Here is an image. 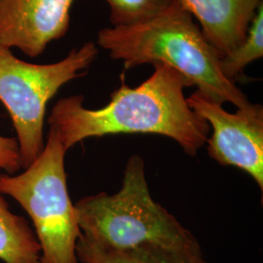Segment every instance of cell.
Listing matches in <instances>:
<instances>
[{"label": "cell", "mask_w": 263, "mask_h": 263, "mask_svg": "<svg viewBox=\"0 0 263 263\" xmlns=\"http://www.w3.org/2000/svg\"><path fill=\"white\" fill-rule=\"evenodd\" d=\"M41 249L27 219L13 214L0 193V259L5 263H40Z\"/></svg>", "instance_id": "obj_9"}, {"label": "cell", "mask_w": 263, "mask_h": 263, "mask_svg": "<svg viewBox=\"0 0 263 263\" xmlns=\"http://www.w3.org/2000/svg\"><path fill=\"white\" fill-rule=\"evenodd\" d=\"M66 152L50 129L44 149L23 174H0V193L14 198L31 218L40 263H79L76 244L81 230L67 190Z\"/></svg>", "instance_id": "obj_4"}, {"label": "cell", "mask_w": 263, "mask_h": 263, "mask_svg": "<svg viewBox=\"0 0 263 263\" xmlns=\"http://www.w3.org/2000/svg\"><path fill=\"white\" fill-rule=\"evenodd\" d=\"M74 207L81 234L102 248L206 261L197 238L151 197L140 155L128 160L117 193L87 196Z\"/></svg>", "instance_id": "obj_2"}, {"label": "cell", "mask_w": 263, "mask_h": 263, "mask_svg": "<svg viewBox=\"0 0 263 263\" xmlns=\"http://www.w3.org/2000/svg\"><path fill=\"white\" fill-rule=\"evenodd\" d=\"M74 0H0V46L40 56L66 35Z\"/></svg>", "instance_id": "obj_7"}, {"label": "cell", "mask_w": 263, "mask_h": 263, "mask_svg": "<svg viewBox=\"0 0 263 263\" xmlns=\"http://www.w3.org/2000/svg\"><path fill=\"white\" fill-rule=\"evenodd\" d=\"M76 255L79 263H208L189 262L174 257L137 252H121L104 249L79 236L76 244Z\"/></svg>", "instance_id": "obj_11"}, {"label": "cell", "mask_w": 263, "mask_h": 263, "mask_svg": "<svg viewBox=\"0 0 263 263\" xmlns=\"http://www.w3.org/2000/svg\"><path fill=\"white\" fill-rule=\"evenodd\" d=\"M111 27H128L151 19L167 9L174 0H105Z\"/></svg>", "instance_id": "obj_12"}, {"label": "cell", "mask_w": 263, "mask_h": 263, "mask_svg": "<svg viewBox=\"0 0 263 263\" xmlns=\"http://www.w3.org/2000/svg\"><path fill=\"white\" fill-rule=\"evenodd\" d=\"M97 44L128 70L141 65L166 64L177 69L198 91L237 108L251 104L244 92L220 70V57L178 0L159 15L128 27L101 29Z\"/></svg>", "instance_id": "obj_3"}, {"label": "cell", "mask_w": 263, "mask_h": 263, "mask_svg": "<svg viewBox=\"0 0 263 263\" xmlns=\"http://www.w3.org/2000/svg\"><path fill=\"white\" fill-rule=\"evenodd\" d=\"M99 49L89 41L53 64L35 65L0 46V102L9 113L19 142L22 168L44 149L43 127L49 101L67 82L86 74Z\"/></svg>", "instance_id": "obj_5"}, {"label": "cell", "mask_w": 263, "mask_h": 263, "mask_svg": "<svg viewBox=\"0 0 263 263\" xmlns=\"http://www.w3.org/2000/svg\"><path fill=\"white\" fill-rule=\"evenodd\" d=\"M190 108L212 129L208 152L221 166L250 175L263 190V107L251 104L227 112L222 104L196 90L187 98Z\"/></svg>", "instance_id": "obj_6"}, {"label": "cell", "mask_w": 263, "mask_h": 263, "mask_svg": "<svg viewBox=\"0 0 263 263\" xmlns=\"http://www.w3.org/2000/svg\"><path fill=\"white\" fill-rule=\"evenodd\" d=\"M144 82L131 88L124 82L102 108L89 109L84 97L61 99L48 118L66 151L89 138L119 134H152L178 142L187 155L195 156L207 143L211 128L187 104L184 89L190 81L166 64L152 65Z\"/></svg>", "instance_id": "obj_1"}, {"label": "cell", "mask_w": 263, "mask_h": 263, "mask_svg": "<svg viewBox=\"0 0 263 263\" xmlns=\"http://www.w3.org/2000/svg\"><path fill=\"white\" fill-rule=\"evenodd\" d=\"M21 168V152L17 139L0 136V169L13 175Z\"/></svg>", "instance_id": "obj_13"}, {"label": "cell", "mask_w": 263, "mask_h": 263, "mask_svg": "<svg viewBox=\"0 0 263 263\" xmlns=\"http://www.w3.org/2000/svg\"><path fill=\"white\" fill-rule=\"evenodd\" d=\"M263 57V2L259 4L247 35L238 47L219 59L220 70L226 78L236 83L245 68Z\"/></svg>", "instance_id": "obj_10"}, {"label": "cell", "mask_w": 263, "mask_h": 263, "mask_svg": "<svg viewBox=\"0 0 263 263\" xmlns=\"http://www.w3.org/2000/svg\"><path fill=\"white\" fill-rule=\"evenodd\" d=\"M197 19L200 28L219 57L244 40L262 0H178Z\"/></svg>", "instance_id": "obj_8"}]
</instances>
